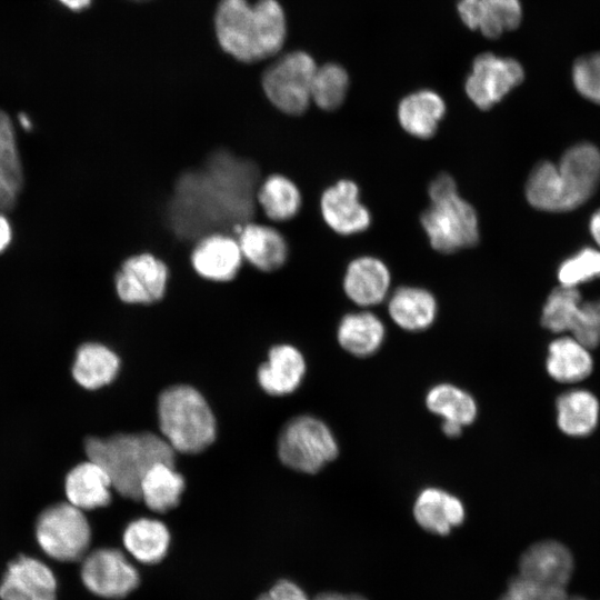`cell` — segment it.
Wrapping results in <instances>:
<instances>
[{
    "label": "cell",
    "mask_w": 600,
    "mask_h": 600,
    "mask_svg": "<svg viewBox=\"0 0 600 600\" xmlns=\"http://www.w3.org/2000/svg\"><path fill=\"white\" fill-rule=\"evenodd\" d=\"M266 173L259 163L227 146H216L181 170L157 210L163 237L191 249L202 236L234 237L242 224L260 220L257 189Z\"/></svg>",
    "instance_id": "cell-1"
},
{
    "label": "cell",
    "mask_w": 600,
    "mask_h": 600,
    "mask_svg": "<svg viewBox=\"0 0 600 600\" xmlns=\"http://www.w3.org/2000/svg\"><path fill=\"white\" fill-rule=\"evenodd\" d=\"M84 452L106 471L112 488L132 500H140V483L147 471L157 463L174 466L176 453L162 436L151 432L89 437Z\"/></svg>",
    "instance_id": "cell-2"
},
{
    "label": "cell",
    "mask_w": 600,
    "mask_h": 600,
    "mask_svg": "<svg viewBox=\"0 0 600 600\" xmlns=\"http://www.w3.org/2000/svg\"><path fill=\"white\" fill-rule=\"evenodd\" d=\"M158 419L162 437L174 451L198 453L214 440V416L202 394L190 386H172L161 392Z\"/></svg>",
    "instance_id": "cell-3"
},
{
    "label": "cell",
    "mask_w": 600,
    "mask_h": 600,
    "mask_svg": "<svg viewBox=\"0 0 600 600\" xmlns=\"http://www.w3.org/2000/svg\"><path fill=\"white\" fill-rule=\"evenodd\" d=\"M91 536L84 511L68 501L49 506L36 521L34 537L39 548L59 562L81 560L88 553Z\"/></svg>",
    "instance_id": "cell-4"
},
{
    "label": "cell",
    "mask_w": 600,
    "mask_h": 600,
    "mask_svg": "<svg viewBox=\"0 0 600 600\" xmlns=\"http://www.w3.org/2000/svg\"><path fill=\"white\" fill-rule=\"evenodd\" d=\"M420 220L436 251L452 253L479 241L477 212L458 190L430 198V207Z\"/></svg>",
    "instance_id": "cell-5"
},
{
    "label": "cell",
    "mask_w": 600,
    "mask_h": 600,
    "mask_svg": "<svg viewBox=\"0 0 600 600\" xmlns=\"http://www.w3.org/2000/svg\"><path fill=\"white\" fill-rule=\"evenodd\" d=\"M338 443L321 420L300 416L290 420L278 440V454L288 468L316 473L338 456Z\"/></svg>",
    "instance_id": "cell-6"
},
{
    "label": "cell",
    "mask_w": 600,
    "mask_h": 600,
    "mask_svg": "<svg viewBox=\"0 0 600 600\" xmlns=\"http://www.w3.org/2000/svg\"><path fill=\"white\" fill-rule=\"evenodd\" d=\"M311 56L290 52L270 66L262 77V90L272 107L288 117H300L311 102V82L317 70Z\"/></svg>",
    "instance_id": "cell-7"
},
{
    "label": "cell",
    "mask_w": 600,
    "mask_h": 600,
    "mask_svg": "<svg viewBox=\"0 0 600 600\" xmlns=\"http://www.w3.org/2000/svg\"><path fill=\"white\" fill-rule=\"evenodd\" d=\"M170 281L168 263L149 251L126 257L113 274L118 299L128 306H152L167 293Z\"/></svg>",
    "instance_id": "cell-8"
},
{
    "label": "cell",
    "mask_w": 600,
    "mask_h": 600,
    "mask_svg": "<svg viewBox=\"0 0 600 600\" xmlns=\"http://www.w3.org/2000/svg\"><path fill=\"white\" fill-rule=\"evenodd\" d=\"M80 578L84 588L104 599L130 594L140 581L139 572L127 556L114 548H99L81 559Z\"/></svg>",
    "instance_id": "cell-9"
},
{
    "label": "cell",
    "mask_w": 600,
    "mask_h": 600,
    "mask_svg": "<svg viewBox=\"0 0 600 600\" xmlns=\"http://www.w3.org/2000/svg\"><path fill=\"white\" fill-rule=\"evenodd\" d=\"M524 79V69L512 58L479 54L466 81V93L480 109L488 110L500 102Z\"/></svg>",
    "instance_id": "cell-10"
},
{
    "label": "cell",
    "mask_w": 600,
    "mask_h": 600,
    "mask_svg": "<svg viewBox=\"0 0 600 600\" xmlns=\"http://www.w3.org/2000/svg\"><path fill=\"white\" fill-rule=\"evenodd\" d=\"M189 262L199 278L214 283L232 281L244 264L237 238L222 231L199 238L190 249Z\"/></svg>",
    "instance_id": "cell-11"
},
{
    "label": "cell",
    "mask_w": 600,
    "mask_h": 600,
    "mask_svg": "<svg viewBox=\"0 0 600 600\" xmlns=\"http://www.w3.org/2000/svg\"><path fill=\"white\" fill-rule=\"evenodd\" d=\"M318 209L323 223L340 236L362 232L371 223V214L360 201L359 187L349 179H340L323 189Z\"/></svg>",
    "instance_id": "cell-12"
},
{
    "label": "cell",
    "mask_w": 600,
    "mask_h": 600,
    "mask_svg": "<svg viewBox=\"0 0 600 600\" xmlns=\"http://www.w3.org/2000/svg\"><path fill=\"white\" fill-rule=\"evenodd\" d=\"M58 579L42 560L20 554L12 559L0 581V600H57Z\"/></svg>",
    "instance_id": "cell-13"
},
{
    "label": "cell",
    "mask_w": 600,
    "mask_h": 600,
    "mask_svg": "<svg viewBox=\"0 0 600 600\" xmlns=\"http://www.w3.org/2000/svg\"><path fill=\"white\" fill-rule=\"evenodd\" d=\"M558 169L564 188V211L582 206L596 192L600 182V151L589 142L569 148Z\"/></svg>",
    "instance_id": "cell-14"
},
{
    "label": "cell",
    "mask_w": 600,
    "mask_h": 600,
    "mask_svg": "<svg viewBox=\"0 0 600 600\" xmlns=\"http://www.w3.org/2000/svg\"><path fill=\"white\" fill-rule=\"evenodd\" d=\"M244 263L261 272L281 269L289 257V243L282 231L260 220L242 224L236 236Z\"/></svg>",
    "instance_id": "cell-15"
},
{
    "label": "cell",
    "mask_w": 600,
    "mask_h": 600,
    "mask_svg": "<svg viewBox=\"0 0 600 600\" xmlns=\"http://www.w3.org/2000/svg\"><path fill=\"white\" fill-rule=\"evenodd\" d=\"M216 32L221 48L243 62L257 60L253 11L247 0H221L216 13Z\"/></svg>",
    "instance_id": "cell-16"
},
{
    "label": "cell",
    "mask_w": 600,
    "mask_h": 600,
    "mask_svg": "<svg viewBox=\"0 0 600 600\" xmlns=\"http://www.w3.org/2000/svg\"><path fill=\"white\" fill-rule=\"evenodd\" d=\"M573 572L570 550L553 540L529 547L519 560V576L548 586L566 588Z\"/></svg>",
    "instance_id": "cell-17"
},
{
    "label": "cell",
    "mask_w": 600,
    "mask_h": 600,
    "mask_svg": "<svg viewBox=\"0 0 600 600\" xmlns=\"http://www.w3.org/2000/svg\"><path fill=\"white\" fill-rule=\"evenodd\" d=\"M391 274L383 261L376 257H359L347 267L342 280L346 296L356 304H379L389 292Z\"/></svg>",
    "instance_id": "cell-18"
},
{
    "label": "cell",
    "mask_w": 600,
    "mask_h": 600,
    "mask_svg": "<svg viewBox=\"0 0 600 600\" xmlns=\"http://www.w3.org/2000/svg\"><path fill=\"white\" fill-rule=\"evenodd\" d=\"M256 202L261 221L281 224L294 219L302 209L303 196L294 180L280 172H271L263 177L257 193Z\"/></svg>",
    "instance_id": "cell-19"
},
{
    "label": "cell",
    "mask_w": 600,
    "mask_h": 600,
    "mask_svg": "<svg viewBox=\"0 0 600 600\" xmlns=\"http://www.w3.org/2000/svg\"><path fill=\"white\" fill-rule=\"evenodd\" d=\"M66 499L86 511L106 507L111 501V481L94 461L87 460L71 468L64 478Z\"/></svg>",
    "instance_id": "cell-20"
},
{
    "label": "cell",
    "mask_w": 600,
    "mask_h": 600,
    "mask_svg": "<svg viewBox=\"0 0 600 600\" xmlns=\"http://www.w3.org/2000/svg\"><path fill=\"white\" fill-rule=\"evenodd\" d=\"M426 404L432 413L443 419L442 431L450 438L459 437L463 427L471 424L478 413L472 396L450 383L432 387L427 393Z\"/></svg>",
    "instance_id": "cell-21"
},
{
    "label": "cell",
    "mask_w": 600,
    "mask_h": 600,
    "mask_svg": "<svg viewBox=\"0 0 600 600\" xmlns=\"http://www.w3.org/2000/svg\"><path fill=\"white\" fill-rule=\"evenodd\" d=\"M304 371L301 352L290 344H278L269 350L268 361L259 367L258 381L267 393L283 396L299 387Z\"/></svg>",
    "instance_id": "cell-22"
},
{
    "label": "cell",
    "mask_w": 600,
    "mask_h": 600,
    "mask_svg": "<svg viewBox=\"0 0 600 600\" xmlns=\"http://www.w3.org/2000/svg\"><path fill=\"white\" fill-rule=\"evenodd\" d=\"M413 517L426 531L441 536L464 520V507L459 498L439 489L426 488L413 504Z\"/></svg>",
    "instance_id": "cell-23"
},
{
    "label": "cell",
    "mask_w": 600,
    "mask_h": 600,
    "mask_svg": "<svg viewBox=\"0 0 600 600\" xmlns=\"http://www.w3.org/2000/svg\"><path fill=\"white\" fill-rule=\"evenodd\" d=\"M119 368L114 351L102 343L86 342L76 351L71 373L80 387L97 390L112 382Z\"/></svg>",
    "instance_id": "cell-24"
},
{
    "label": "cell",
    "mask_w": 600,
    "mask_h": 600,
    "mask_svg": "<svg viewBox=\"0 0 600 600\" xmlns=\"http://www.w3.org/2000/svg\"><path fill=\"white\" fill-rule=\"evenodd\" d=\"M446 113L443 99L432 90H420L404 97L398 106V120L409 134L428 139L432 137Z\"/></svg>",
    "instance_id": "cell-25"
},
{
    "label": "cell",
    "mask_w": 600,
    "mask_h": 600,
    "mask_svg": "<svg viewBox=\"0 0 600 600\" xmlns=\"http://www.w3.org/2000/svg\"><path fill=\"white\" fill-rule=\"evenodd\" d=\"M437 300L431 292L417 287L398 288L389 299L388 312L393 322L407 331L428 329L436 320Z\"/></svg>",
    "instance_id": "cell-26"
},
{
    "label": "cell",
    "mask_w": 600,
    "mask_h": 600,
    "mask_svg": "<svg viewBox=\"0 0 600 600\" xmlns=\"http://www.w3.org/2000/svg\"><path fill=\"white\" fill-rule=\"evenodd\" d=\"M122 543L138 562L154 564L160 562L169 550L170 532L160 520L139 518L126 527Z\"/></svg>",
    "instance_id": "cell-27"
},
{
    "label": "cell",
    "mask_w": 600,
    "mask_h": 600,
    "mask_svg": "<svg viewBox=\"0 0 600 600\" xmlns=\"http://www.w3.org/2000/svg\"><path fill=\"white\" fill-rule=\"evenodd\" d=\"M384 334L381 320L368 311L344 314L337 330L339 344L356 357L376 353L384 340Z\"/></svg>",
    "instance_id": "cell-28"
},
{
    "label": "cell",
    "mask_w": 600,
    "mask_h": 600,
    "mask_svg": "<svg viewBox=\"0 0 600 600\" xmlns=\"http://www.w3.org/2000/svg\"><path fill=\"white\" fill-rule=\"evenodd\" d=\"M546 367L551 378L568 383L587 378L593 362L588 349L573 337H561L549 344Z\"/></svg>",
    "instance_id": "cell-29"
},
{
    "label": "cell",
    "mask_w": 600,
    "mask_h": 600,
    "mask_svg": "<svg viewBox=\"0 0 600 600\" xmlns=\"http://www.w3.org/2000/svg\"><path fill=\"white\" fill-rule=\"evenodd\" d=\"M557 422L562 432L572 437L590 434L597 427L599 403L587 390L562 393L556 402Z\"/></svg>",
    "instance_id": "cell-30"
},
{
    "label": "cell",
    "mask_w": 600,
    "mask_h": 600,
    "mask_svg": "<svg viewBox=\"0 0 600 600\" xmlns=\"http://www.w3.org/2000/svg\"><path fill=\"white\" fill-rule=\"evenodd\" d=\"M184 479L172 464L152 466L140 483V500L154 512H166L178 506Z\"/></svg>",
    "instance_id": "cell-31"
},
{
    "label": "cell",
    "mask_w": 600,
    "mask_h": 600,
    "mask_svg": "<svg viewBox=\"0 0 600 600\" xmlns=\"http://www.w3.org/2000/svg\"><path fill=\"white\" fill-rule=\"evenodd\" d=\"M257 60L276 54L286 39V17L277 0H258L252 6Z\"/></svg>",
    "instance_id": "cell-32"
},
{
    "label": "cell",
    "mask_w": 600,
    "mask_h": 600,
    "mask_svg": "<svg viewBox=\"0 0 600 600\" xmlns=\"http://www.w3.org/2000/svg\"><path fill=\"white\" fill-rule=\"evenodd\" d=\"M22 186V167L14 130L9 117L0 110V210L13 207Z\"/></svg>",
    "instance_id": "cell-33"
},
{
    "label": "cell",
    "mask_w": 600,
    "mask_h": 600,
    "mask_svg": "<svg viewBox=\"0 0 600 600\" xmlns=\"http://www.w3.org/2000/svg\"><path fill=\"white\" fill-rule=\"evenodd\" d=\"M526 197L530 206L547 212L564 211V188L558 164L550 161L538 163L526 183Z\"/></svg>",
    "instance_id": "cell-34"
},
{
    "label": "cell",
    "mask_w": 600,
    "mask_h": 600,
    "mask_svg": "<svg viewBox=\"0 0 600 600\" xmlns=\"http://www.w3.org/2000/svg\"><path fill=\"white\" fill-rule=\"evenodd\" d=\"M349 88V76L337 63L317 68L311 82V101L323 111L337 110L344 101Z\"/></svg>",
    "instance_id": "cell-35"
},
{
    "label": "cell",
    "mask_w": 600,
    "mask_h": 600,
    "mask_svg": "<svg viewBox=\"0 0 600 600\" xmlns=\"http://www.w3.org/2000/svg\"><path fill=\"white\" fill-rule=\"evenodd\" d=\"M581 294L578 288L560 286L550 292L542 309V326L556 333L570 331L579 308Z\"/></svg>",
    "instance_id": "cell-36"
},
{
    "label": "cell",
    "mask_w": 600,
    "mask_h": 600,
    "mask_svg": "<svg viewBox=\"0 0 600 600\" xmlns=\"http://www.w3.org/2000/svg\"><path fill=\"white\" fill-rule=\"evenodd\" d=\"M557 277L560 286L573 288L600 278V250L582 248L560 263Z\"/></svg>",
    "instance_id": "cell-37"
},
{
    "label": "cell",
    "mask_w": 600,
    "mask_h": 600,
    "mask_svg": "<svg viewBox=\"0 0 600 600\" xmlns=\"http://www.w3.org/2000/svg\"><path fill=\"white\" fill-rule=\"evenodd\" d=\"M571 80L582 98L600 104V51L578 57L571 67Z\"/></svg>",
    "instance_id": "cell-38"
},
{
    "label": "cell",
    "mask_w": 600,
    "mask_h": 600,
    "mask_svg": "<svg viewBox=\"0 0 600 600\" xmlns=\"http://www.w3.org/2000/svg\"><path fill=\"white\" fill-rule=\"evenodd\" d=\"M570 331L587 349L600 344V299L581 302Z\"/></svg>",
    "instance_id": "cell-39"
},
{
    "label": "cell",
    "mask_w": 600,
    "mask_h": 600,
    "mask_svg": "<svg viewBox=\"0 0 600 600\" xmlns=\"http://www.w3.org/2000/svg\"><path fill=\"white\" fill-rule=\"evenodd\" d=\"M458 12L468 28L480 30L487 38H498L504 31L482 0H460Z\"/></svg>",
    "instance_id": "cell-40"
},
{
    "label": "cell",
    "mask_w": 600,
    "mask_h": 600,
    "mask_svg": "<svg viewBox=\"0 0 600 600\" xmlns=\"http://www.w3.org/2000/svg\"><path fill=\"white\" fill-rule=\"evenodd\" d=\"M508 590L521 600H568L566 588L538 583L520 576L509 582Z\"/></svg>",
    "instance_id": "cell-41"
},
{
    "label": "cell",
    "mask_w": 600,
    "mask_h": 600,
    "mask_svg": "<svg viewBox=\"0 0 600 600\" xmlns=\"http://www.w3.org/2000/svg\"><path fill=\"white\" fill-rule=\"evenodd\" d=\"M489 11L498 19L503 30H514L522 21L520 0H482Z\"/></svg>",
    "instance_id": "cell-42"
},
{
    "label": "cell",
    "mask_w": 600,
    "mask_h": 600,
    "mask_svg": "<svg viewBox=\"0 0 600 600\" xmlns=\"http://www.w3.org/2000/svg\"><path fill=\"white\" fill-rule=\"evenodd\" d=\"M267 593L271 600H310L298 584L287 579L279 580Z\"/></svg>",
    "instance_id": "cell-43"
},
{
    "label": "cell",
    "mask_w": 600,
    "mask_h": 600,
    "mask_svg": "<svg viewBox=\"0 0 600 600\" xmlns=\"http://www.w3.org/2000/svg\"><path fill=\"white\" fill-rule=\"evenodd\" d=\"M11 240V228L8 220L0 216V252L3 251Z\"/></svg>",
    "instance_id": "cell-44"
},
{
    "label": "cell",
    "mask_w": 600,
    "mask_h": 600,
    "mask_svg": "<svg viewBox=\"0 0 600 600\" xmlns=\"http://www.w3.org/2000/svg\"><path fill=\"white\" fill-rule=\"evenodd\" d=\"M313 600H367L359 594H344L339 592H326L317 596Z\"/></svg>",
    "instance_id": "cell-45"
},
{
    "label": "cell",
    "mask_w": 600,
    "mask_h": 600,
    "mask_svg": "<svg viewBox=\"0 0 600 600\" xmlns=\"http://www.w3.org/2000/svg\"><path fill=\"white\" fill-rule=\"evenodd\" d=\"M589 230L593 240L600 248V209L592 213L589 221Z\"/></svg>",
    "instance_id": "cell-46"
},
{
    "label": "cell",
    "mask_w": 600,
    "mask_h": 600,
    "mask_svg": "<svg viewBox=\"0 0 600 600\" xmlns=\"http://www.w3.org/2000/svg\"><path fill=\"white\" fill-rule=\"evenodd\" d=\"M60 1L72 10H81L88 7L91 0H60Z\"/></svg>",
    "instance_id": "cell-47"
},
{
    "label": "cell",
    "mask_w": 600,
    "mask_h": 600,
    "mask_svg": "<svg viewBox=\"0 0 600 600\" xmlns=\"http://www.w3.org/2000/svg\"><path fill=\"white\" fill-rule=\"evenodd\" d=\"M20 123L27 130H29L31 128V121L29 120V118L26 114L20 116Z\"/></svg>",
    "instance_id": "cell-48"
},
{
    "label": "cell",
    "mask_w": 600,
    "mask_h": 600,
    "mask_svg": "<svg viewBox=\"0 0 600 600\" xmlns=\"http://www.w3.org/2000/svg\"><path fill=\"white\" fill-rule=\"evenodd\" d=\"M499 600H521V599L508 590Z\"/></svg>",
    "instance_id": "cell-49"
},
{
    "label": "cell",
    "mask_w": 600,
    "mask_h": 600,
    "mask_svg": "<svg viewBox=\"0 0 600 600\" xmlns=\"http://www.w3.org/2000/svg\"><path fill=\"white\" fill-rule=\"evenodd\" d=\"M258 600H271L268 593L261 594Z\"/></svg>",
    "instance_id": "cell-50"
},
{
    "label": "cell",
    "mask_w": 600,
    "mask_h": 600,
    "mask_svg": "<svg viewBox=\"0 0 600 600\" xmlns=\"http://www.w3.org/2000/svg\"><path fill=\"white\" fill-rule=\"evenodd\" d=\"M568 600H586L581 597H569Z\"/></svg>",
    "instance_id": "cell-51"
}]
</instances>
